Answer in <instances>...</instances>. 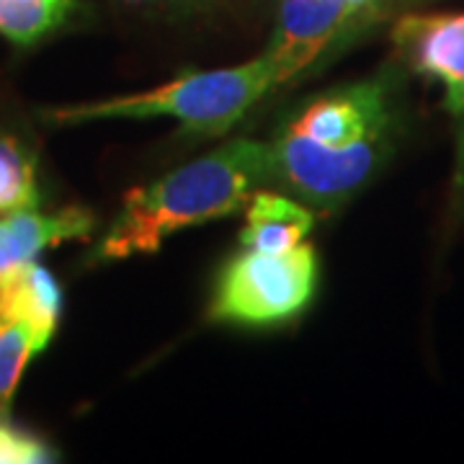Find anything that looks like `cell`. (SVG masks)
I'll use <instances>...</instances> for the list:
<instances>
[{
  "label": "cell",
  "mask_w": 464,
  "mask_h": 464,
  "mask_svg": "<svg viewBox=\"0 0 464 464\" xmlns=\"http://www.w3.org/2000/svg\"><path fill=\"white\" fill-rule=\"evenodd\" d=\"M52 449L32 433L14 429L8 418H0V464L52 462Z\"/></svg>",
  "instance_id": "4fadbf2b"
},
{
  "label": "cell",
  "mask_w": 464,
  "mask_h": 464,
  "mask_svg": "<svg viewBox=\"0 0 464 464\" xmlns=\"http://www.w3.org/2000/svg\"><path fill=\"white\" fill-rule=\"evenodd\" d=\"M317 289V256L302 243L286 253L246 250L225 266L209 315L217 323L264 328L302 313Z\"/></svg>",
  "instance_id": "277c9868"
},
{
  "label": "cell",
  "mask_w": 464,
  "mask_h": 464,
  "mask_svg": "<svg viewBox=\"0 0 464 464\" xmlns=\"http://www.w3.org/2000/svg\"><path fill=\"white\" fill-rule=\"evenodd\" d=\"M52 335L54 333L44 331L29 320L0 323V418H8L24 369L34 356H39L50 346Z\"/></svg>",
  "instance_id": "30bf717a"
},
{
  "label": "cell",
  "mask_w": 464,
  "mask_h": 464,
  "mask_svg": "<svg viewBox=\"0 0 464 464\" xmlns=\"http://www.w3.org/2000/svg\"><path fill=\"white\" fill-rule=\"evenodd\" d=\"M93 232V215L81 207L63 212L16 209L0 217V279L32 264L42 250L67 240H85Z\"/></svg>",
  "instance_id": "52a82bcc"
},
{
  "label": "cell",
  "mask_w": 464,
  "mask_h": 464,
  "mask_svg": "<svg viewBox=\"0 0 464 464\" xmlns=\"http://www.w3.org/2000/svg\"><path fill=\"white\" fill-rule=\"evenodd\" d=\"M39 204L36 166L29 150L0 134V212L34 209Z\"/></svg>",
  "instance_id": "7c38bea8"
},
{
  "label": "cell",
  "mask_w": 464,
  "mask_h": 464,
  "mask_svg": "<svg viewBox=\"0 0 464 464\" xmlns=\"http://www.w3.org/2000/svg\"><path fill=\"white\" fill-rule=\"evenodd\" d=\"M390 127L387 81L323 93L289 116L268 145L271 181L315 209H338L380 166Z\"/></svg>",
  "instance_id": "6da1fadb"
},
{
  "label": "cell",
  "mask_w": 464,
  "mask_h": 464,
  "mask_svg": "<svg viewBox=\"0 0 464 464\" xmlns=\"http://www.w3.org/2000/svg\"><path fill=\"white\" fill-rule=\"evenodd\" d=\"M271 179V148L235 140L150 186L124 194L121 212L101 240L96 261L155 253L168 235L235 215L258 183Z\"/></svg>",
  "instance_id": "7a4b0ae2"
},
{
  "label": "cell",
  "mask_w": 464,
  "mask_h": 464,
  "mask_svg": "<svg viewBox=\"0 0 464 464\" xmlns=\"http://www.w3.org/2000/svg\"><path fill=\"white\" fill-rule=\"evenodd\" d=\"M313 225H315V215L310 207L282 194L258 191L248 201V217L240 243L246 250L286 253L307 240Z\"/></svg>",
  "instance_id": "ba28073f"
},
{
  "label": "cell",
  "mask_w": 464,
  "mask_h": 464,
  "mask_svg": "<svg viewBox=\"0 0 464 464\" xmlns=\"http://www.w3.org/2000/svg\"><path fill=\"white\" fill-rule=\"evenodd\" d=\"M366 29L351 0H282L264 57L276 85L307 72L331 47Z\"/></svg>",
  "instance_id": "5b68a950"
},
{
  "label": "cell",
  "mask_w": 464,
  "mask_h": 464,
  "mask_svg": "<svg viewBox=\"0 0 464 464\" xmlns=\"http://www.w3.org/2000/svg\"><path fill=\"white\" fill-rule=\"evenodd\" d=\"M132 3H145V5H158V8H170V11H194V8H204L212 0H132Z\"/></svg>",
  "instance_id": "5bb4252c"
},
{
  "label": "cell",
  "mask_w": 464,
  "mask_h": 464,
  "mask_svg": "<svg viewBox=\"0 0 464 464\" xmlns=\"http://www.w3.org/2000/svg\"><path fill=\"white\" fill-rule=\"evenodd\" d=\"M276 88L271 65L264 54L246 65L186 72L152 91L67 106L52 111V124H85L99 119H148L173 116L186 130L222 134L246 116L266 93Z\"/></svg>",
  "instance_id": "3957f363"
},
{
  "label": "cell",
  "mask_w": 464,
  "mask_h": 464,
  "mask_svg": "<svg viewBox=\"0 0 464 464\" xmlns=\"http://www.w3.org/2000/svg\"><path fill=\"white\" fill-rule=\"evenodd\" d=\"M400 57L415 72L444 85V103L464 150V14H413L392 29Z\"/></svg>",
  "instance_id": "8992f818"
},
{
  "label": "cell",
  "mask_w": 464,
  "mask_h": 464,
  "mask_svg": "<svg viewBox=\"0 0 464 464\" xmlns=\"http://www.w3.org/2000/svg\"><path fill=\"white\" fill-rule=\"evenodd\" d=\"M75 0H0V34L21 47L60 29L72 14Z\"/></svg>",
  "instance_id": "8fae6325"
},
{
  "label": "cell",
  "mask_w": 464,
  "mask_h": 464,
  "mask_svg": "<svg viewBox=\"0 0 464 464\" xmlns=\"http://www.w3.org/2000/svg\"><path fill=\"white\" fill-rule=\"evenodd\" d=\"M63 313V292L50 271L36 261L0 279V323L29 320L54 333Z\"/></svg>",
  "instance_id": "9c48e42d"
}]
</instances>
